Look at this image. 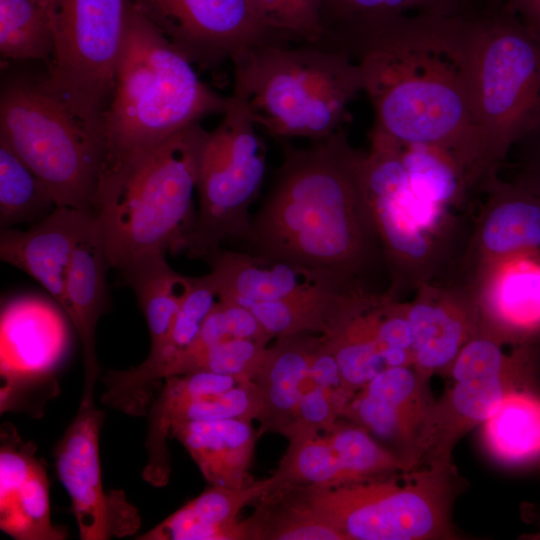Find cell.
Listing matches in <instances>:
<instances>
[{
    "label": "cell",
    "instance_id": "1",
    "mask_svg": "<svg viewBox=\"0 0 540 540\" xmlns=\"http://www.w3.org/2000/svg\"><path fill=\"white\" fill-rule=\"evenodd\" d=\"M478 14L404 17L329 42L359 66L374 112L371 131L444 152L471 190L490 173L476 104Z\"/></svg>",
    "mask_w": 540,
    "mask_h": 540
},
{
    "label": "cell",
    "instance_id": "2",
    "mask_svg": "<svg viewBox=\"0 0 540 540\" xmlns=\"http://www.w3.org/2000/svg\"><path fill=\"white\" fill-rule=\"evenodd\" d=\"M362 155L342 129L307 148L286 147L274 186L251 220L253 252L383 293L369 284L377 270L387 271L362 187Z\"/></svg>",
    "mask_w": 540,
    "mask_h": 540
},
{
    "label": "cell",
    "instance_id": "3",
    "mask_svg": "<svg viewBox=\"0 0 540 540\" xmlns=\"http://www.w3.org/2000/svg\"><path fill=\"white\" fill-rule=\"evenodd\" d=\"M207 131L200 122L157 146L105 165L96 217L110 267L177 252L193 227L194 195Z\"/></svg>",
    "mask_w": 540,
    "mask_h": 540
},
{
    "label": "cell",
    "instance_id": "4",
    "mask_svg": "<svg viewBox=\"0 0 540 540\" xmlns=\"http://www.w3.org/2000/svg\"><path fill=\"white\" fill-rule=\"evenodd\" d=\"M231 62V96L258 129L277 139L318 141L333 135L363 90L358 64L319 43L269 38Z\"/></svg>",
    "mask_w": 540,
    "mask_h": 540
},
{
    "label": "cell",
    "instance_id": "5",
    "mask_svg": "<svg viewBox=\"0 0 540 540\" xmlns=\"http://www.w3.org/2000/svg\"><path fill=\"white\" fill-rule=\"evenodd\" d=\"M229 101L230 96L205 84L194 63L129 3L114 92L104 116L103 167L149 150L210 114H223Z\"/></svg>",
    "mask_w": 540,
    "mask_h": 540
},
{
    "label": "cell",
    "instance_id": "6",
    "mask_svg": "<svg viewBox=\"0 0 540 540\" xmlns=\"http://www.w3.org/2000/svg\"><path fill=\"white\" fill-rule=\"evenodd\" d=\"M361 182L383 252L385 294L401 300L423 283L446 276L461 256L470 230L464 231L455 210L414 191L397 142L370 132Z\"/></svg>",
    "mask_w": 540,
    "mask_h": 540
},
{
    "label": "cell",
    "instance_id": "7",
    "mask_svg": "<svg viewBox=\"0 0 540 540\" xmlns=\"http://www.w3.org/2000/svg\"><path fill=\"white\" fill-rule=\"evenodd\" d=\"M0 137L45 182L57 206L93 213L104 141L54 93L45 73L4 78Z\"/></svg>",
    "mask_w": 540,
    "mask_h": 540
},
{
    "label": "cell",
    "instance_id": "8",
    "mask_svg": "<svg viewBox=\"0 0 540 540\" xmlns=\"http://www.w3.org/2000/svg\"><path fill=\"white\" fill-rule=\"evenodd\" d=\"M420 467L338 486L302 487L313 509L344 540L455 538L450 465Z\"/></svg>",
    "mask_w": 540,
    "mask_h": 540
},
{
    "label": "cell",
    "instance_id": "9",
    "mask_svg": "<svg viewBox=\"0 0 540 540\" xmlns=\"http://www.w3.org/2000/svg\"><path fill=\"white\" fill-rule=\"evenodd\" d=\"M477 112L489 172H499L515 144L540 124V35L505 4L477 16Z\"/></svg>",
    "mask_w": 540,
    "mask_h": 540
},
{
    "label": "cell",
    "instance_id": "10",
    "mask_svg": "<svg viewBox=\"0 0 540 540\" xmlns=\"http://www.w3.org/2000/svg\"><path fill=\"white\" fill-rule=\"evenodd\" d=\"M222 115L200 155L196 217L180 248L191 258H206L229 237L248 241V209L265 174V145L244 107L230 95Z\"/></svg>",
    "mask_w": 540,
    "mask_h": 540
},
{
    "label": "cell",
    "instance_id": "11",
    "mask_svg": "<svg viewBox=\"0 0 540 540\" xmlns=\"http://www.w3.org/2000/svg\"><path fill=\"white\" fill-rule=\"evenodd\" d=\"M129 0H58L55 52L45 72L54 93L103 137L123 48Z\"/></svg>",
    "mask_w": 540,
    "mask_h": 540
},
{
    "label": "cell",
    "instance_id": "12",
    "mask_svg": "<svg viewBox=\"0 0 540 540\" xmlns=\"http://www.w3.org/2000/svg\"><path fill=\"white\" fill-rule=\"evenodd\" d=\"M204 259L222 301L247 310L291 308L326 334L357 296L369 294L327 272L254 252L219 249Z\"/></svg>",
    "mask_w": 540,
    "mask_h": 540
},
{
    "label": "cell",
    "instance_id": "13",
    "mask_svg": "<svg viewBox=\"0 0 540 540\" xmlns=\"http://www.w3.org/2000/svg\"><path fill=\"white\" fill-rule=\"evenodd\" d=\"M103 419L95 404H80L54 449L57 474L71 498L82 540L124 537L140 526L138 511L122 491H104L99 453Z\"/></svg>",
    "mask_w": 540,
    "mask_h": 540
},
{
    "label": "cell",
    "instance_id": "14",
    "mask_svg": "<svg viewBox=\"0 0 540 540\" xmlns=\"http://www.w3.org/2000/svg\"><path fill=\"white\" fill-rule=\"evenodd\" d=\"M194 64L210 67L274 38L252 0H130Z\"/></svg>",
    "mask_w": 540,
    "mask_h": 540
},
{
    "label": "cell",
    "instance_id": "15",
    "mask_svg": "<svg viewBox=\"0 0 540 540\" xmlns=\"http://www.w3.org/2000/svg\"><path fill=\"white\" fill-rule=\"evenodd\" d=\"M288 441L269 490L283 485L338 486L416 468L344 419L324 434Z\"/></svg>",
    "mask_w": 540,
    "mask_h": 540
},
{
    "label": "cell",
    "instance_id": "16",
    "mask_svg": "<svg viewBox=\"0 0 540 540\" xmlns=\"http://www.w3.org/2000/svg\"><path fill=\"white\" fill-rule=\"evenodd\" d=\"M434 402L428 381L414 366L387 367L351 397L341 419L361 426L387 449L419 467L422 437Z\"/></svg>",
    "mask_w": 540,
    "mask_h": 540
},
{
    "label": "cell",
    "instance_id": "17",
    "mask_svg": "<svg viewBox=\"0 0 540 540\" xmlns=\"http://www.w3.org/2000/svg\"><path fill=\"white\" fill-rule=\"evenodd\" d=\"M479 311V332L512 347L540 341V249L491 261L467 281Z\"/></svg>",
    "mask_w": 540,
    "mask_h": 540
},
{
    "label": "cell",
    "instance_id": "18",
    "mask_svg": "<svg viewBox=\"0 0 540 540\" xmlns=\"http://www.w3.org/2000/svg\"><path fill=\"white\" fill-rule=\"evenodd\" d=\"M484 200L466 246L450 275L468 281L485 264L523 250L540 249V196L516 179L492 172L479 188Z\"/></svg>",
    "mask_w": 540,
    "mask_h": 540
},
{
    "label": "cell",
    "instance_id": "19",
    "mask_svg": "<svg viewBox=\"0 0 540 540\" xmlns=\"http://www.w3.org/2000/svg\"><path fill=\"white\" fill-rule=\"evenodd\" d=\"M66 314L38 295H18L3 303L0 315L1 395L50 376L69 343Z\"/></svg>",
    "mask_w": 540,
    "mask_h": 540
},
{
    "label": "cell",
    "instance_id": "20",
    "mask_svg": "<svg viewBox=\"0 0 540 540\" xmlns=\"http://www.w3.org/2000/svg\"><path fill=\"white\" fill-rule=\"evenodd\" d=\"M413 335L414 368L429 381L445 374L462 347L479 332L472 283L448 277L423 283L406 302Z\"/></svg>",
    "mask_w": 540,
    "mask_h": 540
},
{
    "label": "cell",
    "instance_id": "21",
    "mask_svg": "<svg viewBox=\"0 0 540 540\" xmlns=\"http://www.w3.org/2000/svg\"><path fill=\"white\" fill-rule=\"evenodd\" d=\"M516 348L517 358L508 372L454 382L447 393L434 402L421 442L424 463L450 464L457 438L489 418L511 387L540 374V341Z\"/></svg>",
    "mask_w": 540,
    "mask_h": 540
},
{
    "label": "cell",
    "instance_id": "22",
    "mask_svg": "<svg viewBox=\"0 0 540 540\" xmlns=\"http://www.w3.org/2000/svg\"><path fill=\"white\" fill-rule=\"evenodd\" d=\"M94 213L57 206L25 231H0V258L36 280L62 308L66 280L78 241Z\"/></svg>",
    "mask_w": 540,
    "mask_h": 540
},
{
    "label": "cell",
    "instance_id": "23",
    "mask_svg": "<svg viewBox=\"0 0 540 540\" xmlns=\"http://www.w3.org/2000/svg\"><path fill=\"white\" fill-rule=\"evenodd\" d=\"M262 406V398L254 381L238 383L226 391L184 403L163 385L146 414L147 462L142 471V478L155 487H163L169 482L171 457L167 438L170 436L173 423L224 419L253 422L258 420Z\"/></svg>",
    "mask_w": 540,
    "mask_h": 540
},
{
    "label": "cell",
    "instance_id": "24",
    "mask_svg": "<svg viewBox=\"0 0 540 540\" xmlns=\"http://www.w3.org/2000/svg\"><path fill=\"white\" fill-rule=\"evenodd\" d=\"M110 267L94 215L73 252L62 310L77 331L82 346L84 382L80 404H94V389L101 375L96 355V328L107 310L106 273Z\"/></svg>",
    "mask_w": 540,
    "mask_h": 540
},
{
    "label": "cell",
    "instance_id": "25",
    "mask_svg": "<svg viewBox=\"0 0 540 540\" xmlns=\"http://www.w3.org/2000/svg\"><path fill=\"white\" fill-rule=\"evenodd\" d=\"M220 301L209 273L193 277L192 287L165 341L158 348L150 349L138 366L110 371L108 387L112 397L130 411H146L162 381L164 369L196 340L206 317Z\"/></svg>",
    "mask_w": 540,
    "mask_h": 540
},
{
    "label": "cell",
    "instance_id": "26",
    "mask_svg": "<svg viewBox=\"0 0 540 540\" xmlns=\"http://www.w3.org/2000/svg\"><path fill=\"white\" fill-rule=\"evenodd\" d=\"M322 335L300 333L279 336L268 346L262 366L253 380L262 398L258 436H287L301 400L310 365Z\"/></svg>",
    "mask_w": 540,
    "mask_h": 540
},
{
    "label": "cell",
    "instance_id": "27",
    "mask_svg": "<svg viewBox=\"0 0 540 540\" xmlns=\"http://www.w3.org/2000/svg\"><path fill=\"white\" fill-rule=\"evenodd\" d=\"M170 436L188 451L211 486L240 488L250 482L256 439L252 422L239 419L175 422Z\"/></svg>",
    "mask_w": 540,
    "mask_h": 540
},
{
    "label": "cell",
    "instance_id": "28",
    "mask_svg": "<svg viewBox=\"0 0 540 540\" xmlns=\"http://www.w3.org/2000/svg\"><path fill=\"white\" fill-rule=\"evenodd\" d=\"M271 477L240 488L211 486L139 540H244L240 511L271 488Z\"/></svg>",
    "mask_w": 540,
    "mask_h": 540
},
{
    "label": "cell",
    "instance_id": "29",
    "mask_svg": "<svg viewBox=\"0 0 540 540\" xmlns=\"http://www.w3.org/2000/svg\"><path fill=\"white\" fill-rule=\"evenodd\" d=\"M480 426L483 448L495 462L509 468L540 466V374L511 387Z\"/></svg>",
    "mask_w": 540,
    "mask_h": 540
},
{
    "label": "cell",
    "instance_id": "30",
    "mask_svg": "<svg viewBox=\"0 0 540 540\" xmlns=\"http://www.w3.org/2000/svg\"><path fill=\"white\" fill-rule=\"evenodd\" d=\"M117 271L138 299L149 330L150 349L158 348L171 330L193 277L174 271L162 252L135 257Z\"/></svg>",
    "mask_w": 540,
    "mask_h": 540
},
{
    "label": "cell",
    "instance_id": "31",
    "mask_svg": "<svg viewBox=\"0 0 540 540\" xmlns=\"http://www.w3.org/2000/svg\"><path fill=\"white\" fill-rule=\"evenodd\" d=\"M242 520L244 540H344L307 500L302 486L267 491Z\"/></svg>",
    "mask_w": 540,
    "mask_h": 540
},
{
    "label": "cell",
    "instance_id": "32",
    "mask_svg": "<svg viewBox=\"0 0 540 540\" xmlns=\"http://www.w3.org/2000/svg\"><path fill=\"white\" fill-rule=\"evenodd\" d=\"M493 0H324L323 36L383 24L404 17H449L483 10Z\"/></svg>",
    "mask_w": 540,
    "mask_h": 540
},
{
    "label": "cell",
    "instance_id": "33",
    "mask_svg": "<svg viewBox=\"0 0 540 540\" xmlns=\"http://www.w3.org/2000/svg\"><path fill=\"white\" fill-rule=\"evenodd\" d=\"M380 296L373 294L359 300L331 335H323L350 399L386 368L377 347L371 317V307Z\"/></svg>",
    "mask_w": 540,
    "mask_h": 540
},
{
    "label": "cell",
    "instance_id": "34",
    "mask_svg": "<svg viewBox=\"0 0 540 540\" xmlns=\"http://www.w3.org/2000/svg\"><path fill=\"white\" fill-rule=\"evenodd\" d=\"M55 0H0V54L13 61L40 60L55 52Z\"/></svg>",
    "mask_w": 540,
    "mask_h": 540
},
{
    "label": "cell",
    "instance_id": "35",
    "mask_svg": "<svg viewBox=\"0 0 540 540\" xmlns=\"http://www.w3.org/2000/svg\"><path fill=\"white\" fill-rule=\"evenodd\" d=\"M56 207L45 182L0 137V230L35 224Z\"/></svg>",
    "mask_w": 540,
    "mask_h": 540
},
{
    "label": "cell",
    "instance_id": "36",
    "mask_svg": "<svg viewBox=\"0 0 540 540\" xmlns=\"http://www.w3.org/2000/svg\"><path fill=\"white\" fill-rule=\"evenodd\" d=\"M398 145L409 182L418 195L453 210L465 206L472 190L451 157L427 145Z\"/></svg>",
    "mask_w": 540,
    "mask_h": 540
},
{
    "label": "cell",
    "instance_id": "37",
    "mask_svg": "<svg viewBox=\"0 0 540 540\" xmlns=\"http://www.w3.org/2000/svg\"><path fill=\"white\" fill-rule=\"evenodd\" d=\"M268 344L244 338L227 339L199 351H184L163 371L162 379L198 371L231 376L238 383L253 381Z\"/></svg>",
    "mask_w": 540,
    "mask_h": 540
},
{
    "label": "cell",
    "instance_id": "38",
    "mask_svg": "<svg viewBox=\"0 0 540 540\" xmlns=\"http://www.w3.org/2000/svg\"><path fill=\"white\" fill-rule=\"evenodd\" d=\"M0 528L17 540H61L66 533L50 517L48 480L43 466L7 503L0 505Z\"/></svg>",
    "mask_w": 540,
    "mask_h": 540
},
{
    "label": "cell",
    "instance_id": "39",
    "mask_svg": "<svg viewBox=\"0 0 540 540\" xmlns=\"http://www.w3.org/2000/svg\"><path fill=\"white\" fill-rule=\"evenodd\" d=\"M268 32L277 39L320 43L324 0H252Z\"/></svg>",
    "mask_w": 540,
    "mask_h": 540
},
{
    "label": "cell",
    "instance_id": "40",
    "mask_svg": "<svg viewBox=\"0 0 540 540\" xmlns=\"http://www.w3.org/2000/svg\"><path fill=\"white\" fill-rule=\"evenodd\" d=\"M378 350L385 367L414 366L413 335L406 302L382 294L371 307Z\"/></svg>",
    "mask_w": 540,
    "mask_h": 540
},
{
    "label": "cell",
    "instance_id": "41",
    "mask_svg": "<svg viewBox=\"0 0 540 540\" xmlns=\"http://www.w3.org/2000/svg\"><path fill=\"white\" fill-rule=\"evenodd\" d=\"M516 358V347L505 353L503 345L478 333L462 347L444 375L453 382L500 376L512 368Z\"/></svg>",
    "mask_w": 540,
    "mask_h": 540
},
{
    "label": "cell",
    "instance_id": "42",
    "mask_svg": "<svg viewBox=\"0 0 540 540\" xmlns=\"http://www.w3.org/2000/svg\"><path fill=\"white\" fill-rule=\"evenodd\" d=\"M343 409L335 395L315 382L309 373L294 423L286 438L300 439L330 431L341 419Z\"/></svg>",
    "mask_w": 540,
    "mask_h": 540
},
{
    "label": "cell",
    "instance_id": "43",
    "mask_svg": "<svg viewBox=\"0 0 540 540\" xmlns=\"http://www.w3.org/2000/svg\"><path fill=\"white\" fill-rule=\"evenodd\" d=\"M34 447L2 440L0 450V505L10 501L43 466L34 456Z\"/></svg>",
    "mask_w": 540,
    "mask_h": 540
},
{
    "label": "cell",
    "instance_id": "44",
    "mask_svg": "<svg viewBox=\"0 0 540 540\" xmlns=\"http://www.w3.org/2000/svg\"><path fill=\"white\" fill-rule=\"evenodd\" d=\"M512 152L515 155L513 179L525 184L540 196V124L522 137Z\"/></svg>",
    "mask_w": 540,
    "mask_h": 540
},
{
    "label": "cell",
    "instance_id": "45",
    "mask_svg": "<svg viewBox=\"0 0 540 540\" xmlns=\"http://www.w3.org/2000/svg\"><path fill=\"white\" fill-rule=\"evenodd\" d=\"M529 28L540 35V0H501Z\"/></svg>",
    "mask_w": 540,
    "mask_h": 540
},
{
    "label": "cell",
    "instance_id": "46",
    "mask_svg": "<svg viewBox=\"0 0 540 540\" xmlns=\"http://www.w3.org/2000/svg\"><path fill=\"white\" fill-rule=\"evenodd\" d=\"M530 538H533V539H540V531L533 534Z\"/></svg>",
    "mask_w": 540,
    "mask_h": 540
},
{
    "label": "cell",
    "instance_id": "47",
    "mask_svg": "<svg viewBox=\"0 0 540 540\" xmlns=\"http://www.w3.org/2000/svg\"><path fill=\"white\" fill-rule=\"evenodd\" d=\"M55 1H57V2H58V0H55Z\"/></svg>",
    "mask_w": 540,
    "mask_h": 540
}]
</instances>
